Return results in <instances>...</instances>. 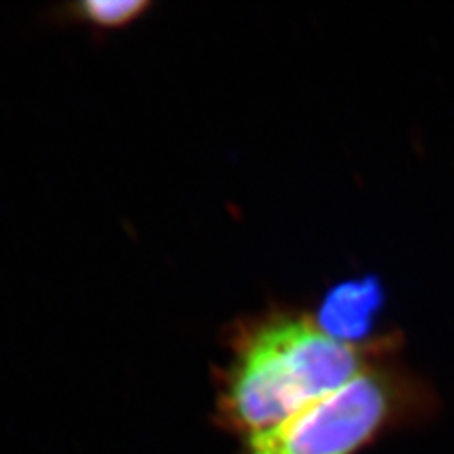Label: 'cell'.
Wrapping results in <instances>:
<instances>
[{
	"mask_svg": "<svg viewBox=\"0 0 454 454\" xmlns=\"http://www.w3.org/2000/svg\"><path fill=\"white\" fill-rule=\"evenodd\" d=\"M367 367L365 350L325 332L318 320L273 317L240 337L223 379L220 411L247 439L286 422Z\"/></svg>",
	"mask_w": 454,
	"mask_h": 454,
	"instance_id": "obj_1",
	"label": "cell"
},
{
	"mask_svg": "<svg viewBox=\"0 0 454 454\" xmlns=\"http://www.w3.org/2000/svg\"><path fill=\"white\" fill-rule=\"evenodd\" d=\"M422 407L409 380L367 367L286 422L243 439V454H360Z\"/></svg>",
	"mask_w": 454,
	"mask_h": 454,
	"instance_id": "obj_2",
	"label": "cell"
},
{
	"mask_svg": "<svg viewBox=\"0 0 454 454\" xmlns=\"http://www.w3.org/2000/svg\"><path fill=\"white\" fill-rule=\"evenodd\" d=\"M379 286L372 280L350 282L330 292L322 305L320 325L330 335L354 343L373 322L379 309Z\"/></svg>",
	"mask_w": 454,
	"mask_h": 454,
	"instance_id": "obj_3",
	"label": "cell"
},
{
	"mask_svg": "<svg viewBox=\"0 0 454 454\" xmlns=\"http://www.w3.org/2000/svg\"><path fill=\"white\" fill-rule=\"evenodd\" d=\"M148 8L146 0H85L78 4L76 13L97 27L114 28L131 23Z\"/></svg>",
	"mask_w": 454,
	"mask_h": 454,
	"instance_id": "obj_4",
	"label": "cell"
}]
</instances>
